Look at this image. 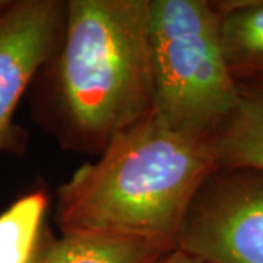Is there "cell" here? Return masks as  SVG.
Masks as SVG:
<instances>
[{"instance_id":"cell-10","label":"cell","mask_w":263,"mask_h":263,"mask_svg":"<svg viewBox=\"0 0 263 263\" xmlns=\"http://www.w3.org/2000/svg\"><path fill=\"white\" fill-rule=\"evenodd\" d=\"M158 263H208L206 260H202L193 254H189L177 247H174L171 252L165 254Z\"/></svg>"},{"instance_id":"cell-3","label":"cell","mask_w":263,"mask_h":263,"mask_svg":"<svg viewBox=\"0 0 263 263\" xmlns=\"http://www.w3.org/2000/svg\"><path fill=\"white\" fill-rule=\"evenodd\" d=\"M154 113L171 130L212 139L237 103L215 3L149 0Z\"/></svg>"},{"instance_id":"cell-7","label":"cell","mask_w":263,"mask_h":263,"mask_svg":"<svg viewBox=\"0 0 263 263\" xmlns=\"http://www.w3.org/2000/svg\"><path fill=\"white\" fill-rule=\"evenodd\" d=\"M218 168L263 171V81L237 82V103L214 135Z\"/></svg>"},{"instance_id":"cell-5","label":"cell","mask_w":263,"mask_h":263,"mask_svg":"<svg viewBox=\"0 0 263 263\" xmlns=\"http://www.w3.org/2000/svg\"><path fill=\"white\" fill-rule=\"evenodd\" d=\"M65 12L57 0L9 2L0 12V151L31 79L60 44Z\"/></svg>"},{"instance_id":"cell-2","label":"cell","mask_w":263,"mask_h":263,"mask_svg":"<svg viewBox=\"0 0 263 263\" xmlns=\"http://www.w3.org/2000/svg\"><path fill=\"white\" fill-rule=\"evenodd\" d=\"M50 69V108L66 146L101 152L154 113L149 0H69Z\"/></svg>"},{"instance_id":"cell-9","label":"cell","mask_w":263,"mask_h":263,"mask_svg":"<svg viewBox=\"0 0 263 263\" xmlns=\"http://www.w3.org/2000/svg\"><path fill=\"white\" fill-rule=\"evenodd\" d=\"M48 208L46 192L19 197L0 214V263H32L41 243Z\"/></svg>"},{"instance_id":"cell-6","label":"cell","mask_w":263,"mask_h":263,"mask_svg":"<svg viewBox=\"0 0 263 263\" xmlns=\"http://www.w3.org/2000/svg\"><path fill=\"white\" fill-rule=\"evenodd\" d=\"M174 247L129 235L62 233L59 238L43 240L32 263H158Z\"/></svg>"},{"instance_id":"cell-8","label":"cell","mask_w":263,"mask_h":263,"mask_svg":"<svg viewBox=\"0 0 263 263\" xmlns=\"http://www.w3.org/2000/svg\"><path fill=\"white\" fill-rule=\"evenodd\" d=\"M219 40L235 82L263 81V0L218 2Z\"/></svg>"},{"instance_id":"cell-11","label":"cell","mask_w":263,"mask_h":263,"mask_svg":"<svg viewBox=\"0 0 263 263\" xmlns=\"http://www.w3.org/2000/svg\"><path fill=\"white\" fill-rule=\"evenodd\" d=\"M8 3H9V2H3V0H0V12L8 6Z\"/></svg>"},{"instance_id":"cell-1","label":"cell","mask_w":263,"mask_h":263,"mask_svg":"<svg viewBox=\"0 0 263 263\" xmlns=\"http://www.w3.org/2000/svg\"><path fill=\"white\" fill-rule=\"evenodd\" d=\"M218 168L212 141L167 127L155 113L116 135L57 192L62 233H107L176 246L190 203Z\"/></svg>"},{"instance_id":"cell-4","label":"cell","mask_w":263,"mask_h":263,"mask_svg":"<svg viewBox=\"0 0 263 263\" xmlns=\"http://www.w3.org/2000/svg\"><path fill=\"white\" fill-rule=\"evenodd\" d=\"M176 247L208 263H263V171L216 168L190 203Z\"/></svg>"}]
</instances>
